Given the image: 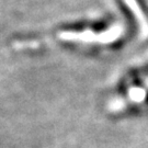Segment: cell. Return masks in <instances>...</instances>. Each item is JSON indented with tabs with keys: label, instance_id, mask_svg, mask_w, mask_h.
Wrapping results in <instances>:
<instances>
[{
	"label": "cell",
	"instance_id": "6da1fadb",
	"mask_svg": "<svg viewBox=\"0 0 148 148\" xmlns=\"http://www.w3.org/2000/svg\"><path fill=\"white\" fill-rule=\"evenodd\" d=\"M58 38L65 42L77 43H98V34L92 30L85 31H63L58 33Z\"/></svg>",
	"mask_w": 148,
	"mask_h": 148
},
{
	"label": "cell",
	"instance_id": "7a4b0ae2",
	"mask_svg": "<svg viewBox=\"0 0 148 148\" xmlns=\"http://www.w3.org/2000/svg\"><path fill=\"white\" fill-rule=\"evenodd\" d=\"M128 10L131 11L134 18L136 19L137 24L139 27V36L140 38H147L148 37V20L146 16L144 14L143 10L140 9L137 0H123Z\"/></svg>",
	"mask_w": 148,
	"mask_h": 148
},
{
	"label": "cell",
	"instance_id": "3957f363",
	"mask_svg": "<svg viewBox=\"0 0 148 148\" xmlns=\"http://www.w3.org/2000/svg\"><path fill=\"white\" fill-rule=\"evenodd\" d=\"M124 33V27L122 24H114L106 31L98 34V43L100 44H111L117 41Z\"/></svg>",
	"mask_w": 148,
	"mask_h": 148
},
{
	"label": "cell",
	"instance_id": "277c9868",
	"mask_svg": "<svg viewBox=\"0 0 148 148\" xmlns=\"http://www.w3.org/2000/svg\"><path fill=\"white\" fill-rule=\"evenodd\" d=\"M147 91L145 87H131L127 90V100L132 103H142L147 97Z\"/></svg>",
	"mask_w": 148,
	"mask_h": 148
},
{
	"label": "cell",
	"instance_id": "5b68a950",
	"mask_svg": "<svg viewBox=\"0 0 148 148\" xmlns=\"http://www.w3.org/2000/svg\"><path fill=\"white\" fill-rule=\"evenodd\" d=\"M127 104H128V100L125 98H115L109 102L108 109H109V111L113 112V113H117V112L124 110Z\"/></svg>",
	"mask_w": 148,
	"mask_h": 148
},
{
	"label": "cell",
	"instance_id": "8992f818",
	"mask_svg": "<svg viewBox=\"0 0 148 148\" xmlns=\"http://www.w3.org/2000/svg\"><path fill=\"white\" fill-rule=\"evenodd\" d=\"M144 86H145V88L148 90V77L146 78V80H145V82H144Z\"/></svg>",
	"mask_w": 148,
	"mask_h": 148
}]
</instances>
